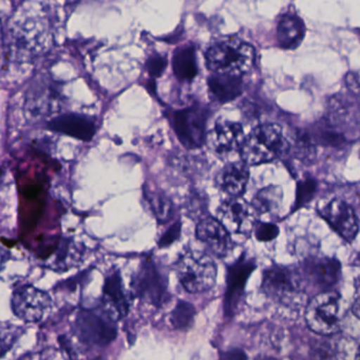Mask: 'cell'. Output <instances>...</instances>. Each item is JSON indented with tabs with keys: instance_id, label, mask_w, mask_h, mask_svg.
Masks as SVG:
<instances>
[{
	"instance_id": "d6986e66",
	"label": "cell",
	"mask_w": 360,
	"mask_h": 360,
	"mask_svg": "<svg viewBox=\"0 0 360 360\" xmlns=\"http://www.w3.org/2000/svg\"><path fill=\"white\" fill-rule=\"evenodd\" d=\"M304 24L295 14H286L278 24L277 39L283 49H296L304 39Z\"/></svg>"
},
{
	"instance_id": "9c48e42d",
	"label": "cell",
	"mask_w": 360,
	"mask_h": 360,
	"mask_svg": "<svg viewBox=\"0 0 360 360\" xmlns=\"http://www.w3.org/2000/svg\"><path fill=\"white\" fill-rule=\"evenodd\" d=\"M254 269L255 263L245 257H241L229 267L225 295V313L227 316H233L239 307L246 281Z\"/></svg>"
},
{
	"instance_id": "277c9868",
	"label": "cell",
	"mask_w": 360,
	"mask_h": 360,
	"mask_svg": "<svg viewBox=\"0 0 360 360\" xmlns=\"http://www.w3.org/2000/svg\"><path fill=\"white\" fill-rule=\"evenodd\" d=\"M75 336L77 340L87 347H104L117 338L115 319L106 311L83 309L75 319Z\"/></svg>"
},
{
	"instance_id": "30bf717a",
	"label": "cell",
	"mask_w": 360,
	"mask_h": 360,
	"mask_svg": "<svg viewBox=\"0 0 360 360\" xmlns=\"http://www.w3.org/2000/svg\"><path fill=\"white\" fill-rule=\"evenodd\" d=\"M321 216L347 241L355 239L358 233V219L353 207L342 200H333L323 210Z\"/></svg>"
},
{
	"instance_id": "ac0fdd59",
	"label": "cell",
	"mask_w": 360,
	"mask_h": 360,
	"mask_svg": "<svg viewBox=\"0 0 360 360\" xmlns=\"http://www.w3.org/2000/svg\"><path fill=\"white\" fill-rule=\"evenodd\" d=\"M207 83L210 94L220 104L236 100L243 91L241 77L214 75L208 79Z\"/></svg>"
},
{
	"instance_id": "d6a6232c",
	"label": "cell",
	"mask_w": 360,
	"mask_h": 360,
	"mask_svg": "<svg viewBox=\"0 0 360 360\" xmlns=\"http://www.w3.org/2000/svg\"><path fill=\"white\" fill-rule=\"evenodd\" d=\"M345 83H347V88L354 92L355 94H358L359 92V82H358V75L355 73H349L345 77Z\"/></svg>"
},
{
	"instance_id": "ffe728a7",
	"label": "cell",
	"mask_w": 360,
	"mask_h": 360,
	"mask_svg": "<svg viewBox=\"0 0 360 360\" xmlns=\"http://www.w3.org/2000/svg\"><path fill=\"white\" fill-rule=\"evenodd\" d=\"M248 179L250 172L248 165L244 163H233L222 170L219 178V184L225 193L237 198L245 191Z\"/></svg>"
},
{
	"instance_id": "8fae6325",
	"label": "cell",
	"mask_w": 360,
	"mask_h": 360,
	"mask_svg": "<svg viewBox=\"0 0 360 360\" xmlns=\"http://www.w3.org/2000/svg\"><path fill=\"white\" fill-rule=\"evenodd\" d=\"M262 288L271 298L285 300L298 292L300 279L285 267H269L263 275Z\"/></svg>"
},
{
	"instance_id": "44dd1931",
	"label": "cell",
	"mask_w": 360,
	"mask_h": 360,
	"mask_svg": "<svg viewBox=\"0 0 360 360\" xmlns=\"http://www.w3.org/2000/svg\"><path fill=\"white\" fill-rule=\"evenodd\" d=\"M172 67L176 77L181 81L191 82L198 75L197 58L193 47L181 48L174 53Z\"/></svg>"
},
{
	"instance_id": "9a60e30c",
	"label": "cell",
	"mask_w": 360,
	"mask_h": 360,
	"mask_svg": "<svg viewBox=\"0 0 360 360\" xmlns=\"http://www.w3.org/2000/svg\"><path fill=\"white\" fill-rule=\"evenodd\" d=\"M197 237L205 243L214 255L225 256L231 248V237L229 231L218 220L206 218L197 227Z\"/></svg>"
},
{
	"instance_id": "8992f818",
	"label": "cell",
	"mask_w": 360,
	"mask_h": 360,
	"mask_svg": "<svg viewBox=\"0 0 360 360\" xmlns=\"http://www.w3.org/2000/svg\"><path fill=\"white\" fill-rule=\"evenodd\" d=\"M51 307L49 295L32 285H20L14 290L12 309L22 321H41Z\"/></svg>"
},
{
	"instance_id": "f546056e",
	"label": "cell",
	"mask_w": 360,
	"mask_h": 360,
	"mask_svg": "<svg viewBox=\"0 0 360 360\" xmlns=\"http://www.w3.org/2000/svg\"><path fill=\"white\" fill-rule=\"evenodd\" d=\"M318 139L323 143L324 145H337L342 142V138L340 134H336V131L332 130V127L320 128L319 132H316Z\"/></svg>"
},
{
	"instance_id": "d4e9b609",
	"label": "cell",
	"mask_w": 360,
	"mask_h": 360,
	"mask_svg": "<svg viewBox=\"0 0 360 360\" xmlns=\"http://www.w3.org/2000/svg\"><path fill=\"white\" fill-rule=\"evenodd\" d=\"M195 314V307L191 303L181 301L176 304V309L172 311L170 319H172L174 328L184 330L193 323Z\"/></svg>"
},
{
	"instance_id": "e0dca14e",
	"label": "cell",
	"mask_w": 360,
	"mask_h": 360,
	"mask_svg": "<svg viewBox=\"0 0 360 360\" xmlns=\"http://www.w3.org/2000/svg\"><path fill=\"white\" fill-rule=\"evenodd\" d=\"M54 131L73 136L82 141H90L96 134V124L92 120L79 115H65L50 122Z\"/></svg>"
},
{
	"instance_id": "cb8c5ba5",
	"label": "cell",
	"mask_w": 360,
	"mask_h": 360,
	"mask_svg": "<svg viewBox=\"0 0 360 360\" xmlns=\"http://www.w3.org/2000/svg\"><path fill=\"white\" fill-rule=\"evenodd\" d=\"M22 328L13 324L0 323V358H3L22 336Z\"/></svg>"
},
{
	"instance_id": "836d02e7",
	"label": "cell",
	"mask_w": 360,
	"mask_h": 360,
	"mask_svg": "<svg viewBox=\"0 0 360 360\" xmlns=\"http://www.w3.org/2000/svg\"><path fill=\"white\" fill-rule=\"evenodd\" d=\"M256 360H277L273 357H258Z\"/></svg>"
},
{
	"instance_id": "ba28073f",
	"label": "cell",
	"mask_w": 360,
	"mask_h": 360,
	"mask_svg": "<svg viewBox=\"0 0 360 360\" xmlns=\"http://www.w3.org/2000/svg\"><path fill=\"white\" fill-rule=\"evenodd\" d=\"M132 285L136 295L150 304L159 307L165 300L167 294L165 277L151 260L141 265Z\"/></svg>"
},
{
	"instance_id": "7402d4cb",
	"label": "cell",
	"mask_w": 360,
	"mask_h": 360,
	"mask_svg": "<svg viewBox=\"0 0 360 360\" xmlns=\"http://www.w3.org/2000/svg\"><path fill=\"white\" fill-rule=\"evenodd\" d=\"M282 189L271 185L260 189L252 200V208L260 214L278 212L282 203Z\"/></svg>"
},
{
	"instance_id": "4fadbf2b",
	"label": "cell",
	"mask_w": 360,
	"mask_h": 360,
	"mask_svg": "<svg viewBox=\"0 0 360 360\" xmlns=\"http://www.w3.org/2000/svg\"><path fill=\"white\" fill-rule=\"evenodd\" d=\"M218 221L227 231L248 233L252 229L250 206L240 198L227 200L219 208Z\"/></svg>"
},
{
	"instance_id": "2e32d148",
	"label": "cell",
	"mask_w": 360,
	"mask_h": 360,
	"mask_svg": "<svg viewBox=\"0 0 360 360\" xmlns=\"http://www.w3.org/2000/svg\"><path fill=\"white\" fill-rule=\"evenodd\" d=\"M104 300L105 309L113 319L121 318L125 316L128 311L127 298L124 292L123 284H122L121 276L117 271L110 274L106 278L104 284Z\"/></svg>"
},
{
	"instance_id": "7c38bea8",
	"label": "cell",
	"mask_w": 360,
	"mask_h": 360,
	"mask_svg": "<svg viewBox=\"0 0 360 360\" xmlns=\"http://www.w3.org/2000/svg\"><path fill=\"white\" fill-rule=\"evenodd\" d=\"M243 129L235 122L220 120L207 136L208 146L218 155H229L241 149L244 142Z\"/></svg>"
},
{
	"instance_id": "5bb4252c",
	"label": "cell",
	"mask_w": 360,
	"mask_h": 360,
	"mask_svg": "<svg viewBox=\"0 0 360 360\" xmlns=\"http://www.w3.org/2000/svg\"><path fill=\"white\" fill-rule=\"evenodd\" d=\"M340 271V263L336 259L316 258L305 262L302 276L313 288L326 290L337 283Z\"/></svg>"
},
{
	"instance_id": "1f68e13d",
	"label": "cell",
	"mask_w": 360,
	"mask_h": 360,
	"mask_svg": "<svg viewBox=\"0 0 360 360\" xmlns=\"http://www.w3.org/2000/svg\"><path fill=\"white\" fill-rule=\"evenodd\" d=\"M221 360H248V357L242 349H235L223 353Z\"/></svg>"
},
{
	"instance_id": "7a4b0ae2",
	"label": "cell",
	"mask_w": 360,
	"mask_h": 360,
	"mask_svg": "<svg viewBox=\"0 0 360 360\" xmlns=\"http://www.w3.org/2000/svg\"><path fill=\"white\" fill-rule=\"evenodd\" d=\"M288 148L290 145L281 128L275 124H264L244 139L241 155L246 165H260L279 159Z\"/></svg>"
},
{
	"instance_id": "4316f807",
	"label": "cell",
	"mask_w": 360,
	"mask_h": 360,
	"mask_svg": "<svg viewBox=\"0 0 360 360\" xmlns=\"http://www.w3.org/2000/svg\"><path fill=\"white\" fill-rule=\"evenodd\" d=\"M316 191V183L311 179L302 181L299 183L298 188H297V207L309 203L313 198Z\"/></svg>"
},
{
	"instance_id": "5b68a950",
	"label": "cell",
	"mask_w": 360,
	"mask_h": 360,
	"mask_svg": "<svg viewBox=\"0 0 360 360\" xmlns=\"http://www.w3.org/2000/svg\"><path fill=\"white\" fill-rule=\"evenodd\" d=\"M339 295L333 292H321L309 301L305 311V320L314 333L332 335L339 328Z\"/></svg>"
},
{
	"instance_id": "52a82bcc",
	"label": "cell",
	"mask_w": 360,
	"mask_h": 360,
	"mask_svg": "<svg viewBox=\"0 0 360 360\" xmlns=\"http://www.w3.org/2000/svg\"><path fill=\"white\" fill-rule=\"evenodd\" d=\"M206 117V111L199 107L174 113L172 123L174 131L187 148H199L205 142Z\"/></svg>"
},
{
	"instance_id": "83f0119b",
	"label": "cell",
	"mask_w": 360,
	"mask_h": 360,
	"mask_svg": "<svg viewBox=\"0 0 360 360\" xmlns=\"http://www.w3.org/2000/svg\"><path fill=\"white\" fill-rule=\"evenodd\" d=\"M279 233V229L271 223H258L255 229V236L259 241H271Z\"/></svg>"
},
{
	"instance_id": "4dcf8cb0",
	"label": "cell",
	"mask_w": 360,
	"mask_h": 360,
	"mask_svg": "<svg viewBox=\"0 0 360 360\" xmlns=\"http://www.w3.org/2000/svg\"><path fill=\"white\" fill-rule=\"evenodd\" d=\"M181 233V225L180 223H176L174 226L170 227L168 229L167 233L162 237L161 241H160V245L168 246L172 244V242L176 241L178 239L179 236Z\"/></svg>"
},
{
	"instance_id": "f1b7e54d",
	"label": "cell",
	"mask_w": 360,
	"mask_h": 360,
	"mask_svg": "<svg viewBox=\"0 0 360 360\" xmlns=\"http://www.w3.org/2000/svg\"><path fill=\"white\" fill-rule=\"evenodd\" d=\"M167 67V58L155 54L147 60L146 68L150 77H159Z\"/></svg>"
},
{
	"instance_id": "603a6c76",
	"label": "cell",
	"mask_w": 360,
	"mask_h": 360,
	"mask_svg": "<svg viewBox=\"0 0 360 360\" xmlns=\"http://www.w3.org/2000/svg\"><path fill=\"white\" fill-rule=\"evenodd\" d=\"M148 198L151 208L160 222H166L172 218L174 210H172V201L166 197V195L160 191H153L150 193Z\"/></svg>"
},
{
	"instance_id": "484cf974",
	"label": "cell",
	"mask_w": 360,
	"mask_h": 360,
	"mask_svg": "<svg viewBox=\"0 0 360 360\" xmlns=\"http://www.w3.org/2000/svg\"><path fill=\"white\" fill-rule=\"evenodd\" d=\"M330 113L336 123L342 124L347 121V117H353V104L345 96H334L330 101Z\"/></svg>"
},
{
	"instance_id": "3957f363",
	"label": "cell",
	"mask_w": 360,
	"mask_h": 360,
	"mask_svg": "<svg viewBox=\"0 0 360 360\" xmlns=\"http://www.w3.org/2000/svg\"><path fill=\"white\" fill-rule=\"evenodd\" d=\"M176 273L187 292H203L214 285L217 266L207 255L187 252L176 261Z\"/></svg>"
},
{
	"instance_id": "6da1fadb",
	"label": "cell",
	"mask_w": 360,
	"mask_h": 360,
	"mask_svg": "<svg viewBox=\"0 0 360 360\" xmlns=\"http://www.w3.org/2000/svg\"><path fill=\"white\" fill-rule=\"evenodd\" d=\"M254 64L252 46L235 37L218 41L206 52V65L214 75L241 77L252 70Z\"/></svg>"
}]
</instances>
